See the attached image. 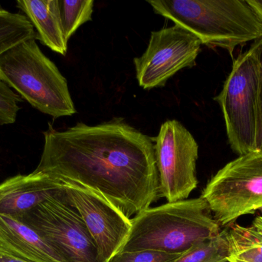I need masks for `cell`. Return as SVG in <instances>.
I'll list each match as a JSON object with an SVG mask.
<instances>
[{
    "mask_svg": "<svg viewBox=\"0 0 262 262\" xmlns=\"http://www.w3.org/2000/svg\"><path fill=\"white\" fill-rule=\"evenodd\" d=\"M61 180L41 172L17 175L0 183V214L17 217L35 209L55 195Z\"/></svg>",
    "mask_w": 262,
    "mask_h": 262,
    "instance_id": "cell-11",
    "label": "cell"
},
{
    "mask_svg": "<svg viewBox=\"0 0 262 262\" xmlns=\"http://www.w3.org/2000/svg\"><path fill=\"white\" fill-rule=\"evenodd\" d=\"M155 13L196 35L202 44L226 49L262 38V23L247 0H150Z\"/></svg>",
    "mask_w": 262,
    "mask_h": 262,
    "instance_id": "cell-3",
    "label": "cell"
},
{
    "mask_svg": "<svg viewBox=\"0 0 262 262\" xmlns=\"http://www.w3.org/2000/svg\"><path fill=\"white\" fill-rule=\"evenodd\" d=\"M221 230L201 197L166 203L149 207L131 218L128 238L118 252L152 250L183 254L216 236Z\"/></svg>",
    "mask_w": 262,
    "mask_h": 262,
    "instance_id": "cell-2",
    "label": "cell"
},
{
    "mask_svg": "<svg viewBox=\"0 0 262 262\" xmlns=\"http://www.w3.org/2000/svg\"><path fill=\"white\" fill-rule=\"evenodd\" d=\"M35 37V29L24 14L0 7V55L15 45Z\"/></svg>",
    "mask_w": 262,
    "mask_h": 262,
    "instance_id": "cell-15",
    "label": "cell"
},
{
    "mask_svg": "<svg viewBox=\"0 0 262 262\" xmlns=\"http://www.w3.org/2000/svg\"><path fill=\"white\" fill-rule=\"evenodd\" d=\"M0 262H26L6 255H0Z\"/></svg>",
    "mask_w": 262,
    "mask_h": 262,
    "instance_id": "cell-22",
    "label": "cell"
},
{
    "mask_svg": "<svg viewBox=\"0 0 262 262\" xmlns=\"http://www.w3.org/2000/svg\"><path fill=\"white\" fill-rule=\"evenodd\" d=\"M61 181L68 198L95 241L100 261L108 262L128 238L131 218L97 191L73 182Z\"/></svg>",
    "mask_w": 262,
    "mask_h": 262,
    "instance_id": "cell-10",
    "label": "cell"
},
{
    "mask_svg": "<svg viewBox=\"0 0 262 262\" xmlns=\"http://www.w3.org/2000/svg\"><path fill=\"white\" fill-rule=\"evenodd\" d=\"M0 255L26 262H66L30 226L18 218L1 214Z\"/></svg>",
    "mask_w": 262,
    "mask_h": 262,
    "instance_id": "cell-12",
    "label": "cell"
},
{
    "mask_svg": "<svg viewBox=\"0 0 262 262\" xmlns=\"http://www.w3.org/2000/svg\"><path fill=\"white\" fill-rule=\"evenodd\" d=\"M229 255L226 227L216 236L192 246L173 262H228Z\"/></svg>",
    "mask_w": 262,
    "mask_h": 262,
    "instance_id": "cell-16",
    "label": "cell"
},
{
    "mask_svg": "<svg viewBox=\"0 0 262 262\" xmlns=\"http://www.w3.org/2000/svg\"><path fill=\"white\" fill-rule=\"evenodd\" d=\"M259 65L252 49L234 60L223 90L214 98L223 110L228 140L238 155L255 151Z\"/></svg>",
    "mask_w": 262,
    "mask_h": 262,
    "instance_id": "cell-6",
    "label": "cell"
},
{
    "mask_svg": "<svg viewBox=\"0 0 262 262\" xmlns=\"http://www.w3.org/2000/svg\"><path fill=\"white\" fill-rule=\"evenodd\" d=\"M227 227L228 262H262V216H257L249 226Z\"/></svg>",
    "mask_w": 262,
    "mask_h": 262,
    "instance_id": "cell-14",
    "label": "cell"
},
{
    "mask_svg": "<svg viewBox=\"0 0 262 262\" xmlns=\"http://www.w3.org/2000/svg\"><path fill=\"white\" fill-rule=\"evenodd\" d=\"M61 27L66 41L80 26L92 20L94 11L93 0H58Z\"/></svg>",
    "mask_w": 262,
    "mask_h": 262,
    "instance_id": "cell-17",
    "label": "cell"
},
{
    "mask_svg": "<svg viewBox=\"0 0 262 262\" xmlns=\"http://www.w3.org/2000/svg\"><path fill=\"white\" fill-rule=\"evenodd\" d=\"M202 42L179 25L151 32L144 53L134 59L136 76L144 89L163 87L177 72L192 67Z\"/></svg>",
    "mask_w": 262,
    "mask_h": 262,
    "instance_id": "cell-9",
    "label": "cell"
},
{
    "mask_svg": "<svg viewBox=\"0 0 262 262\" xmlns=\"http://www.w3.org/2000/svg\"><path fill=\"white\" fill-rule=\"evenodd\" d=\"M152 139L158 172L159 198H166L167 203L187 199L198 185L196 141L175 119L165 122L158 135Z\"/></svg>",
    "mask_w": 262,
    "mask_h": 262,
    "instance_id": "cell-8",
    "label": "cell"
},
{
    "mask_svg": "<svg viewBox=\"0 0 262 262\" xmlns=\"http://www.w3.org/2000/svg\"><path fill=\"white\" fill-rule=\"evenodd\" d=\"M21 97L12 90L4 82L0 79V125H12L16 121L18 103Z\"/></svg>",
    "mask_w": 262,
    "mask_h": 262,
    "instance_id": "cell-18",
    "label": "cell"
},
{
    "mask_svg": "<svg viewBox=\"0 0 262 262\" xmlns=\"http://www.w3.org/2000/svg\"><path fill=\"white\" fill-rule=\"evenodd\" d=\"M249 6L253 9L262 23V0H247Z\"/></svg>",
    "mask_w": 262,
    "mask_h": 262,
    "instance_id": "cell-21",
    "label": "cell"
},
{
    "mask_svg": "<svg viewBox=\"0 0 262 262\" xmlns=\"http://www.w3.org/2000/svg\"><path fill=\"white\" fill-rule=\"evenodd\" d=\"M16 6L35 29V38L54 52L66 55L68 42L61 27L58 0H18Z\"/></svg>",
    "mask_w": 262,
    "mask_h": 262,
    "instance_id": "cell-13",
    "label": "cell"
},
{
    "mask_svg": "<svg viewBox=\"0 0 262 262\" xmlns=\"http://www.w3.org/2000/svg\"><path fill=\"white\" fill-rule=\"evenodd\" d=\"M0 79L40 112L55 118L76 113L67 80L35 38L0 55Z\"/></svg>",
    "mask_w": 262,
    "mask_h": 262,
    "instance_id": "cell-4",
    "label": "cell"
},
{
    "mask_svg": "<svg viewBox=\"0 0 262 262\" xmlns=\"http://www.w3.org/2000/svg\"><path fill=\"white\" fill-rule=\"evenodd\" d=\"M200 197L221 227L262 209V152L239 155L226 164L209 180Z\"/></svg>",
    "mask_w": 262,
    "mask_h": 262,
    "instance_id": "cell-5",
    "label": "cell"
},
{
    "mask_svg": "<svg viewBox=\"0 0 262 262\" xmlns=\"http://www.w3.org/2000/svg\"><path fill=\"white\" fill-rule=\"evenodd\" d=\"M16 218L36 231L64 261L101 262L95 241L63 184L49 199Z\"/></svg>",
    "mask_w": 262,
    "mask_h": 262,
    "instance_id": "cell-7",
    "label": "cell"
},
{
    "mask_svg": "<svg viewBox=\"0 0 262 262\" xmlns=\"http://www.w3.org/2000/svg\"><path fill=\"white\" fill-rule=\"evenodd\" d=\"M181 255L152 250L131 251L118 252L108 262H173Z\"/></svg>",
    "mask_w": 262,
    "mask_h": 262,
    "instance_id": "cell-19",
    "label": "cell"
},
{
    "mask_svg": "<svg viewBox=\"0 0 262 262\" xmlns=\"http://www.w3.org/2000/svg\"><path fill=\"white\" fill-rule=\"evenodd\" d=\"M35 172L73 182L104 195L131 218L159 198L154 139L114 120L64 131L50 124Z\"/></svg>",
    "mask_w": 262,
    "mask_h": 262,
    "instance_id": "cell-1",
    "label": "cell"
},
{
    "mask_svg": "<svg viewBox=\"0 0 262 262\" xmlns=\"http://www.w3.org/2000/svg\"><path fill=\"white\" fill-rule=\"evenodd\" d=\"M259 65V90H258V109H257L256 138L255 151L262 152V38L257 40L250 48Z\"/></svg>",
    "mask_w": 262,
    "mask_h": 262,
    "instance_id": "cell-20",
    "label": "cell"
}]
</instances>
